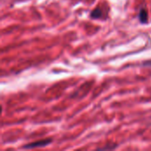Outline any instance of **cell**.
<instances>
[{"label":"cell","mask_w":151,"mask_h":151,"mask_svg":"<svg viewBox=\"0 0 151 151\" xmlns=\"http://www.w3.org/2000/svg\"><path fill=\"white\" fill-rule=\"evenodd\" d=\"M51 142H52L51 139H44V140H41V141H37V142H34L28 143V144L25 145L23 147V149H35V148L46 147V146H48Z\"/></svg>","instance_id":"cell-1"},{"label":"cell","mask_w":151,"mask_h":151,"mask_svg":"<svg viewBox=\"0 0 151 151\" xmlns=\"http://www.w3.org/2000/svg\"><path fill=\"white\" fill-rule=\"evenodd\" d=\"M148 12L145 9H142L139 12V20L142 24L148 23Z\"/></svg>","instance_id":"cell-2"},{"label":"cell","mask_w":151,"mask_h":151,"mask_svg":"<svg viewBox=\"0 0 151 151\" xmlns=\"http://www.w3.org/2000/svg\"><path fill=\"white\" fill-rule=\"evenodd\" d=\"M102 15H103L102 10H101L100 8H96V9H95V10L91 12L90 17L93 18V19H96V18H101Z\"/></svg>","instance_id":"cell-3"},{"label":"cell","mask_w":151,"mask_h":151,"mask_svg":"<svg viewBox=\"0 0 151 151\" xmlns=\"http://www.w3.org/2000/svg\"><path fill=\"white\" fill-rule=\"evenodd\" d=\"M143 65H146V66H151V60L144 62V63H143Z\"/></svg>","instance_id":"cell-4"}]
</instances>
